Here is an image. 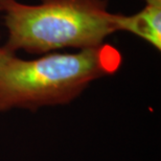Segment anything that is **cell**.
I'll return each mask as SVG.
<instances>
[{
	"instance_id": "cell-1",
	"label": "cell",
	"mask_w": 161,
	"mask_h": 161,
	"mask_svg": "<svg viewBox=\"0 0 161 161\" xmlns=\"http://www.w3.org/2000/svg\"><path fill=\"white\" fill-rule=\"evenodd\" d=\"M121 63L119 50L107 43L31 60L11 53L0 64V113L67 105L94 80L114 75Z\"/></svg>"
},
{
	"instance_id": "cell-2",
	"label": "cell",
	"mask_w": 161,
	"mask_h": 161,
	"mask_svg": "<svg viewBox=\"0 0 161 161\" xmlns=\"http://www.w3.org/2000/svg\"><path fill=\"white\" fill-rule=\"evenodd\" d=\"M0 13L8 31L2 47L11 53L93 48L117 33L107 0H0Z\"/></svg>"
},
{
	"instance_id": "cell-3",
	"label": "cell",
	"mask_w": 161,
	"mask_h": 161,
	"mask_svg": "<svg viewBox=\"0 0 161 161\" xmlns=\"http://www.w3.org/2000/svg\"><path fill=\"white\" fill-rule=\"evenodd\" d=\"M117 31H127L161 50V4H146L133 15L114 14Z\"/></svg>"
},
{
	"instance_id": "cell-4",
	"label": "cell",
	"mask_w": 161,
	"mask_h": 161,
	"mask_svg": "<svg viewBox=\"0 0 161 161\" xmlns=\"http://www.w3.org/2000/svg\"><path fill=\"white\" fill-rule=\"evenodd\" d=\"M8 54H11V53H8V51L6 49H4L2 46L0 47V64H1L2 61L4 60L5 58L8 56Z\"/></svg>"
},
{
	"instance_id": "cell-5",
	"label": "cell",
	"mask_w": 161,
	"mask_h": 161,
	"mask_svg": "<svg viewBox=\"0 0 161 161\" xmlns=\"http://www.w3.org/2000/svg\"><path fill=\"white\" fill-rule=\"evenodd\" d=\"M146 4H161V0H143Z\"/></svg>"
}]
</instances>
